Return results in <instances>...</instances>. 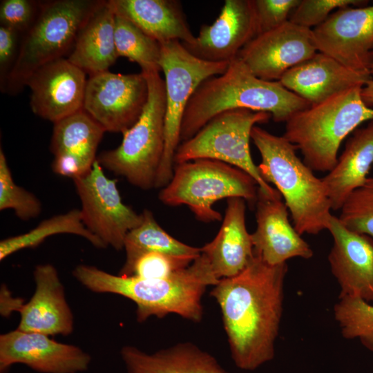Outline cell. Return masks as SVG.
<instances>
[{
    "label": "cell",
    "instance_id": "26",
    "mask_svg": "<svg viewBox=\"0 0 373 373\" xmlns=\"http://www.w3.org/2000/svg\"><path fill=\"white\" fill-rule=\"evenodd\" d=\"M115 20L108 1H103L79 30L68 60L89 75L108 70L119 57Z\"/></svg>",
    "mask_w": 373,
    "mask_h": 373
},
{
    "label": "cell",
    "instance_id": "30",
    "mask_svg": "<svg viewBox=\"0 0 373 373\" xmlns=\"http://www.w3.org/2000/svg\"><path fill=\"white\" fill-rule=\"evenodd\" d=\"M115 41L118 57L137 63L141 71L162 70L160 44L127 19L116 15Z\"/></svg>",
    "mask_w": 373,
    "mask_h": 373
},
{
    "label": "cell",
    "instance_id": "25",
    "mask_svg": "<svg viewBox=\"0 0 373 373\" xmlns=\"http://www.w3.org/2000/svg\"><path fill=\"white\" fill-rule=\"evenodd\" d=\"M120 354L128 373H230L212 354L191 342L153 354L126 345Z\"/></svg>",
    "mask_w": 373,
    "mask_h": 373
},
{
    "label": "cell",
    "instance_id": "17",
    "mask_svg": "<svg viewBox=\"0 0 373 373\" xmlns=\"http://www.w3.org/2000/svg\"><path fill=\"white\" fill-rule=\"evenodd\" d=\"M256 205V228L251 233L255 255L271 265L313 256L309 245L291 224L289 210L278 191L271 195L258 188Z\"/></svg>",
    "mask_w": 373,
    "mask_h": 373
},
{
    "label": "cell",
    "instance_id": "40",
    "mask_svg": "<svg viewBox=\"0 0 373 373\" xmlns=\"http://www.w3.org/2000/svg\"><path fill=\"white\" fill-rule=\"evenodd\" d=\"M370 74H371L372 78L373 79V62H372L371 68H370Z\"/></svg>",
    "mask_w": 373,
    "mask_h": 373
},
{
    "label": "cell",
    "instance_id": "22",
    "mask_svg": "<svg viewBox=\"0 0 373 373\" xmlns=\"http://www.w3.org/2000/svg\"><path fill=\"white\" fill-rule=\"evenodd\" d=\"M245 202L240 198L227 199L224 218L217 235L200 248L219 280L240 274L254 256L251 233L246 227Z\"/></svg>",
    "mask_w": 373,
    "mask_h": 373
},
{
    "label": "cell",
    "instance_id": "21",
    "mask_svg": "<svg viewBox=\"0 0 373 373\" xmlns=\"http://www.w3.org/2000/svg\"><path fill=\"white\" fill-rule=\"evenodd\" d=\"M371 79L370 73L350 69L332 57L317 52L289 69L279 82L314 105L351 88L363 86Z\"/></svg>",
    "mask_w": 373,
    "mask_h": 373
},
{
    "label": "cell",
    "instance_id": "38",
    "mask_svg": "<svg viewBox=\"0 0 373 373\" xmlns=\"http://www.w3.org/2000/svg\"><path fill=\"white\" fill-rule=\"evenodd\" d=\"M20 33L15 30L0 26V79L5 82L19 54Z\"/></svg>",
    "mask_w": 373,
    "mask_h": 373
},
{
    "label": "cell",
    "instance_id": "31",
    "mask_svg": "<svg viewBox=\"0 0 373 373\" xmlns=\"http://www.w3.org/2000/svg\"><path fill=\"white\" fill-rule=\"evenodd\" d=\"M334 314L343 336L358 339L373 351V305L356 296H342L334 307Z\"/></svg>",
    "mask_w": 373,
    "mask_h": 373
},
{
    "label": "cell",
    "instance_id": "28",
    "mask_svg": "<svg viewBox=\"0 0 373 373\" xmlns=\"http://www.w3.org/2000/svg\"><path fill=\"white\" fill-rule=\"evenodd\" d=\"M140 225L126 235L124 249L126 260L119 275L130 276L136 260L149 252H161L178 256H198L201 249L184 244L166 233L156 222L151 211L144 209Z\"/></svg>",
    "mask_w": 373,
    "mask_h": 373
},
{
    "label": "cell",
    "instance_id": "27",
    "mask_svg": "<svg viewBox=\"0 0 373 373\" xmlns=\"http://www.w3.org/2000/svg\"><path fill=\"white\" fill-rule=\"evenodd\" d=\"M53 124L50 149L54 156L68 155L92 168L105 129L84 108Z\"/></svg>",
    "mask_w": 373,
    "mask_h": 373
},
{
    "label": "cell",
    "instance_id": "4",
    "mask_svg": "<svg viewBox=\"0 0 373 373\" xmlns=\"http://www.w3.org/2000/svg\"><path fill=\"white\" fill-rule=\"evenodd\" d=\"M251 139L258 150L260 175L275 185L301 236L327 230L332 206L322 178L296 155V149L283 135H274L255 126Z\"/></svg>",
    "mask_w": 373,
    "mask_h": 373
},
{
    "label": "cell",
    "instance_id": "11",
    "mask_svg": "<svg viewBox=\"0 0 373 373\" xmlns=\"http://www.w3.org/2000/svg\"><path fill=\"white\" fill-rule=\"evenodd\" d=\"M96 161L84 176L74 179L81 201L79 209L86 229L106 246L116 250L124 249L127 233L143 219L125 204L117 186V180L110 179Z\"/></svg>",
    "mask_w": 373,
    "mask_h": 373
},
{
    "label": "cell",
    "instance_id": "36",
    "mask_svg": "<svg viewBox=\"0 0 373 373\" xmlns=\"http://www.w3.org/2000/svg\"><path fill=\"white\" fill-rule=\"evenodd\" d=\"M300 1V0H253L257 35L276 28L289 21L291 12Z\"/></svg>",
    "mask_w": 373,
    "mask_h": 373
},
{
    "label": "cell",
    "instance_id": "10",
    "mask_svg": "<svg viewBox=\"0 0 373 373\" xmlns=\"http://www.w3.org/2000/svg\"><path fill=\"white\" fill-rule=\"evenodd\" d=\"M160 66L164 74L166 114L164 151L155 187H164L173 174V157L180 144L181 124L186 107L206 79L223 74L227 62H211L191 54L180 41L160 44Z\"/></svg>",
    "mask_w": 373,
    "mask_h": 373
},
{
    "label": "cell",
    "instance_id": "32",
    "mask_svg": "<svg viewBox=\"0 0 373 373\" xmlns=\"http://www.w3.org/2000/svg\"><path fill=\"white\" fill-rule=\"evenodd\" d=\"M12 209L22 220L39 216L41 201L32 193L17 185L12 178L6 157L0 149V210Z\"/></svg>",
    "mask_w": 373,
    "mask_h": 373
},
{
    "label": "cell",
    "instance_id": "3",
    "mask_svg": "<svg viewBox=\"0 0 373 373\" xmlns=\"http://www.w3.org/2000/svg\"><path fill=\"white\" fill-rule=\"evenodd\" d=\"M311 104L279 81L254 75L238 57L227 70L204 81L191 96L184 113L180 139L194 136L207 122L226 111L245 108L269 113L274 122H287Z\"/></svg>",
    "mask_w": 373,
    "mask_h": 373
},
{
    "label": "cell",
    "instance_id": "14",
    "mask_svg": "<svg viewBox=\"0 0 373 373\" xmlns=\"http://www.w3.org/2000/svg\"><path fill=\"white\" fill-rule=\"evenodd\" d=\"M317 52L312 29L287 21L256 36L237 57L256 77L267 81H279L289 69L310 59Z\"/></svg>",
    "mask_w": 373,
    "mask_h": 373
},
{
    "label": "cell",
    "instance_id": "24",
    "mask_svg": "<svg viewBox=\"0 0 373 373\" xmlns=\"http://www.w3.org/2000/svg\"><path fill=\"white\" fill-rule=\"evenodd\" d=\"M351 135L335 167L322 178L333 211H340L347 196L365 182L373 164V118Z\"/></svg>",
    "mask_w": 373,
    "mask_h": 373
},
{
    "label": "cell",
    "instance_id": "16",
    "mask_svg": "<svg viewBox=\"0 0 373 373\" xmlns=\"http://www.w3.org/2000/svg\"><path fill=\"white\" fill-rule=\"evenodd\" d=\"M87 79L86 73L67 58L40 67L26 86L32 113L54 124L82 109Z\"/></svg>",
    "mask_w": 373,
    "mask_h": 373
},
{
    "label": "cell",
    "instance_id": "12",
    "mask_svg": "<svg viewBox=\"0 0 373 373\" xmlns=\"http://www.w3.org/2000/svg\"><path fill=\"white\" fill-rule=\"evenodd\" d=\"M149 89L144 74L108 70L89 75L83 108L106 131L122 133L137 121L146 104Z\"/></svg>",
    "mask_w": 373,
    "mask_h": 373
},
{
    "label": "cell",
    "instance_id": "39",
    "mask_svg": "<svg viewBox=\"0 0 373 373\" xmlns=\"http://www.w3.org/2000/svg\"><path fill=\"white\" fill-rule=\"evenodd\" d=\"M361 97L363 102L369 107L373 106V79L367 82L361 89Z\"/></svg>",
    "mask_w": 373,
    "mask_h": 373
},
{
    "label": "cell",
    "instance_id": "37",
    "mask_svg": "<svg viewBox=\"0 0 373 373\" xmlns=\"http://www.w3.org/2000/svg\"><path fill=\"white\" fill-rule=\"evenodd\" d=\"M39 8V2L35 1L3 0L0 3L1 25L23 35L35 21Z\"/></svg>",
    "mask_w": 373,
    "mask_h": 373
},
{
    "label": "cell",
    "instance_id": "35",
    "mask_svg": "<svg viewBox=\"0 0 373 373\" xmlns=\"http://www.w3.org/2000/svg\"><path fill=\"white\" fill-rule=\"evenodd\" d=\"M361 0H300L291 12L289 21L300 26L309 28L323 23L334 9L358 6L366 3Z\"/></svg>",
    "mask_w": 373,
    "mask_h": 373
},
{
    "label": "cell",
    "instance_id": "23",
    "mask_svg": "<svg viewBox=\"0 0 373 373\" xmlns=\"http://www.w3.org/2000/svg\"><path fill=\"white\" fill-rule=\"evenodd\" d=\"M122 17L160 44L178 40L191 44L195 39L176 0H108Z\"/></svg>",
    "mask_w": 373,
    "mask_h": 373
},
{
    "label": "cell",
    "instance_id": "15",
    "mask_svg": "<svg viewBox=\"0 0 373 373\" xmlns=\"http://www.w3.org/2000/svg\"><path fill=\"white\" fill-rule=\"evenodd\" d=\"M90 356L77 346L57 342L50 336L16 329L0 336V372L24 364L42 373L86 371Z\"/></svg>",
    "mask_w": 373,
    "mask_h": 373
},
{
    "label": "cell",
    "instance_id": "6",
    "mask_svg": "<svg viewBox=\"0 0 373 373\" xmlns=\"http://www.w3.org/2000/svg\"><path fill=\"white\" fill-rule=\"evenodd\" d=\"M100 0L39 2L37 17L20 40L17 60L1 88L15 95L40 67L70 52L77 36Z\"/></svg>",
    "mask_w": 373,
    "mask_h": 373
},
{
    "label": "cell",
    "instance_id": "2",
    "mask_svg": "<svg viewBox=\"0 0 373 373\" xmlns=\"http://www.w3.org/2000/svg\"><path fill=\"white\" fill-rule=\"evenodd\" d=\"M73 275L93 292L115 294L131 300L137 306L136 318L140 323L151 316L162 318L170 314L200 322L206 289L220 281L202 253L189 267L165 278L113 275L83 264L75 267Z\"/></svg>",
    "mask_w": 373,
    "mask_h": 373
},
{
    "label": "cell",
    "instance_id": "20",
    "mask_svg": "<svg viewBox=\"0 0 373 373\" xmlns=\"http://www.w3.org/2000/svg\"><path fill=\"white\" fill-rule=\"evenodd\" d=\"M33 275L35 291L18 310L21 317L17 329L48 336L71 334L73 316L57 270L51 264H40Z\"/></svg>",
    "mask_w": 373,
    "mask_h": 373
},
{
    "label": "cell",
    "instance_id": "29",
    "mask_svg": "<svg viewBox=\"0 0 373 373\" xmlns=\"http://www.w3.org/2000/svg\"><path fill=\"white\" fill-rule=\"evenodd\" d=\"M61 233L81 236L96 248L106 247L97 237L86 229L83 223L80 210L73 209L42 220L37 227L24 233L1 240L0 260H5L18 251L35 247L47 238Z\"/></svg>",
    "mask_w": 373,
    "mask_h": 373
},
{
    "label": "cell",
    "instance_id": "13",
    "mask_svg": "<svg viewBox=\"0 0 373 373\" xmlns=\"http://www.w3.org/2000/svg\"><path fill=\"white\" fill-rule=\"evenodd\" d=\"M318 52L354 70L370 73L373 62V5L341 8L312 29Z\"/></svg>",
    "mask_w": 373,
    "mask_h": 373
},
{
    "label": "cell",
    "instance_id": "7",
    "mask_svg": "<svg viewBox=\"0 0 373 373\" xmlns=\"http://www.w3.org/2000/svg\"><path fill=\"white\" fill-rule=\"evenodd\" d=\"M149 95L137 121L122 135L115 149L100 153L97 161L103 169L126 178L144 190L155 187L164 151L166 89L159 71H141Z\"/></svg>",
    "mask_w": 373,
    "mask_h": 373
},
{
    "label": "cell",
    "instance_id": "5",
    "mask_svg": "<svg viewBox=\"0 0 373 373\" xmlns=\"http://www.w3.org/2000/svg\"><path fill=\"white\" fill-rule=\"evenodd\" d=\"M363 86H355L294 113L283 137L299 150L313 171H331L343 140L373 118V108L363 101Z\"/></svg>",
    "mask_w": 373,
    "mask_h": 373
},
{
    "label": "cell",
    "instance_id": "1",
    "mask_svg": "<svg viewBox=\"0 0 373 373\" xmlns=\"http://www.w3.org/2000/svg\"><path fill=\"white\" fill-rule=\"evenodd\" d=\"M283 263L271 265L257 255L238 275L220 279L211 291L222 313L235 365L252 371L273 359L283 314Z\"/></svg>",
    "mask_w": 373,
    "mask_h": 373
},
{
    "label": "cell",
    "instance_id": "34",
    "mask_svg": "<svg viewBox=\"0 0 373 373\" xmlns=\"http://www.w3.org/2000/svg\"><path fill=\"white\" fill-rule=\"evenodd\" d=\"M197 257L161 252L145 253L135 262L131 276L145 279L165 278L189 267Z\"/></svg>",
    "mask_w": 373,
    "mask_h": 373
},
{
    "label": "cell",
    "instance_id": "33",
    "mask_svg": "<svg viewBox=\"0 0 373 373\" xmlns=\"http://www.w3.org/2000/svg\"><path fill=\"white\" fill-rule=\"evenodd\" d=\"M340 211L338 218L345 227L373 239V177L347 196Z\"/></svg>",
    "mask_w": 373,
    "mask_h": 373
},
{
    "label": "cell",
    "instance_id": "9",
    "mask_svg": "<svg viewBox=\"0 0 373 373\" xmlns=\"http://www.w3.org/2000/svg\"><path fill=\"white\" fill-rule=\"evenodd\" d=\"M265 112L236 108L222 112L207 122L194 136L181 142L173 164L200 159L214 160L238 168L254 178L258 189L267 195L278 191L264 180L251 155L249 140L256 124L267 122Z\"/></svg>",
    "mask_w": 373,
    "mask_h": 373
},
{
    "label": "cell",
    "instance_id": "8",
    "mask_svg": "<svg viewBox=\"0 0 373 373\" xmlns=\"http://www.w3.org/2000/svg\"><path fill=\"white\" fill-rule=\"evenodd\" d=\"M257 186L252 177L238 168L200 159L174 165L173 177L158 198L168 206L186 205L197 220L211 222L222 219L213 208L221 199L240 198L256 204Z\"/></svg>",
    "mask_w": 373,
    "mask_h": 373
},
{
    "label": "cell",
    "instance_id": "19",
    "mask_svg": "<svg viewBox=\"0 0 373 373\" xmlns=\"http://www.w3.org/2000/svg\"><path fill=\"white\" fill-rule=\"evenodd\" d=\"M327 231L333 238L328 261L340 285L339 297L373 302V239L348 229L333 215Z\"/></svg>",
    "mask_w": 373,
    "mask_h": 373
},
{
    "label": "cell",
    "instance_id": "18",
    "mask_svg": "<svg viewBox=\"0 0 373 373\" xmlns=\"http://www.w3.org/2000/svg\"><path fill=\"white\" fill-rule=\"evenodd\" d=\"M256 35L253 0H226L216 20L202 25L193 43L182 44L200 59L229 63Z\"/></svg>",
    "mask_w": 373,
    "mask_h": 373
}]
</instances>
